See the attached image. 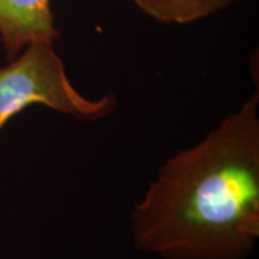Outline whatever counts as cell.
<instances>
[{
    "label": "cell",
    "instance_id": "1",
    "mask_svg": "<svg viewBox=\"0 0 259 259\" xmlns=\"http://www.w3.org/2000/svg\"><path fill=\"white\" fill-rule=\"evenodd\" d=\"M139 252L248 259L259 239V92L158 168L130 215Z\"/></svg>",
    "mask_w": 259,
    "mask_h": 259
},
{
    "label": "cell",
    "instance_id": "4",
    "mask_svg": "<svg viewBox=\"0 0 259 259\" xmlns=\"http://www.w3.org/2000/svg\"><path fill=\"white\" fill-rule=\"evenodd\" d=\"M145 15L162 23L185 24L227 8L236 0H132Z\"/></svg>",
    "mask_w": 259,
    "mask_h": 259
},
{
    "label": "cell",
    "instance_id": "2",
    "mask_svg": "<svg viewBox=\"0 0 259 259\" xmlns=\"http://www.w3.org/2000/svg\"><path fill=\"white\" fill-rule=\"evenodd\" d=\"M41 105L79 121L112 115L119 101L112 92L92 100L78 93L53 44L35 42L0 67V132L29 107Z\"/></svg>",
    "mask_w": 259,
    "mask_h": 259
},
{
    "label": "cell",
    "instance_id": "3",
    "mask_svg": "<svg viewBox=\"0 0 259 259\" xmlns=\"http://www.w3.org/2000/svg\"><path fill=\"white\" fill-rule=\"evenodd\" d=\"M51 0H0V44L12 60L35 42L54 44L60 34Z\"/></svg>",
    "mask_w": 259,
    "mask_h": 259
}]
</instances>
